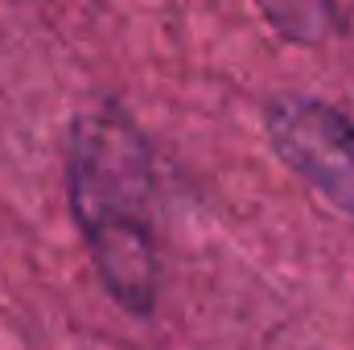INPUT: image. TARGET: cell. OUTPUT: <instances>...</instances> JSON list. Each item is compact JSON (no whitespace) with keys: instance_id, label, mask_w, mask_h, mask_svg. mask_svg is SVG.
<instances>
[{"instance_id":"1","label":"cell","mask_w":354,"mask_h":350,"mask_svg":"<svg viewBox=\"0 0 354 350\" xmlns=\"http://www.w3.org/2000/svg\"><path fill=\"white\" fill-rule=\"evenodd\" d=\"M66 202L111 301L149 317L161 297L157 165L115 99H91L66 128Z\"/></svg>"},{"instance_id":"2","label":"cell","mask_w":354,"mask_h":350,"mask_svg":"<svg viewBox=\"0 0 354 350\" xmlns=\"http://www.w3.org/2000/svg\"><path fill=\"white\" fill-rule=\"evenodd\" d=\"M272 153L313 194L354 219V120L330 99L280 91L264 107Z\"/></svg>"}]
</instances>
